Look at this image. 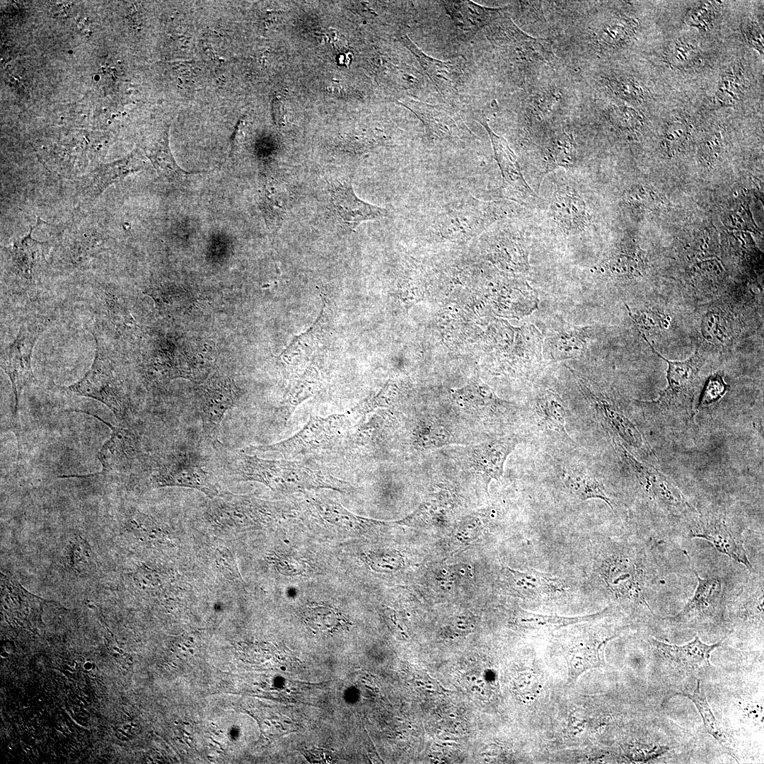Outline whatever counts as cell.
<instances>
[{
  "instance_id": "6da1fadb",
  "label": "cell",
  "mask_w": 764,
  "mask_h": 764,
  "mask_svg": "<svg viewBox=\"0 0 764 764\" xmlns=\"http://www.w3.org/2000/svg\"><path fill=\"white\" fill-rule=\"evenodd\" d=\"M656 556L653 545L625 541L607 543L601 552L598 572L609 597L622 606L641 607L654 614L648 599L664 579Z\"/></svg>"
},
{
  "instance_id": "7a4b0ae2",
  "label": "cell",
  "mask_w": 764,
  "mask_h": 764,
  "mask_svg": "<svg viewBox=\"0 0 764 764\" xmlns=\"http://www.w3.org/2000/svg\"><path fill=\"white\" fill-rule=\"evenodd\" d=\"M234 469L241 480L257 481L282 492H303L321 485L320 473L293 461L241 454L236 459Z\"/></svg>"
},
{
  "instance_id": "3957f363",
  "label": "cell",
  "mask_w": 764,
  "mask_h": 764,
  "mask_svg": "<svg viewBox=\"0 0 764 764\" xmlns=\"http://www.w3.org/2000/svg\"><path fill=\"white\" fill-rule=\"evenodd\" d=\"M96 350L90 369L77 382L67 387L69 391L103 403L120 419L128 416L129 401L116 362L111 352L96 337Z\"/></svg>"
},
{
  "instance_id": "277c9868",
  "label": "cell",
  "mask_w": 764,
  "mask_h": 764,
  "mask_svg": "<svg viewBox=\"0 0 764 764\" xmlns=\"http://www.w3.org/2000/svg\"><path fill=\"white\" fill-rule=\"evenodd\" d=\"M687 556L698 585L694 594L676 615L664 618L675 627L689 628L698 632L714 630L724 624L727 604L726 591L722 580L717 577L702 578L695 569L689 555Z\"/></svg>"
},
{
  "instance_id": "5b68a950",
  "label": "cell",
  "mask_w": 764,
  "mask_h": 764,
  "mask_svg": "<svg viewBox=\"0 0 764 764\" xmlns=\"http://www.w3.org/2000/svg\"><path fill=\"white\" fill-rule=\"evenodd\" d=\"M620 446L644 495L673 520L681 536L686 538L689 526L698 512L669 479L652 466L636 460Z\"/></svg>"
},
{
  "instance_id": "8992f818",
  "label": "cell",
  "mask_w": 764,
  "mask_h": 764,
  "mask_svg": "<svg viewBox=\"0 0 764 764\" xmlns=\"http://www.w3.org/2000/svg\"><path fill=\"white\" fill-rule=\"evenodd\" d=\"M41 222L37 218V225L30 226L27 235L1 248L5 277L15 288L21 290L36 286L48 267L46 260L50 246L48 242L32 238L33 229Z\"/></svg>"
},
{
  "instance_id": "52a82bcc",
  "label": "cell",
  "mask_w": 764,
  "mask_h": 764,
  "mask_svg": "<svg viewBox=\"0 0 764 764\" xmlns=\"http://www.w3.org/2000/svg\"><path fill=\"white\" fill-rule=\"evenodd\" d=\"M743 527L722 511L698 513L688 528V538H702L710 542L721 553L745 566L753 567L743 546Z\"/></svg>"
},
{
  "instance_id": "ba28073f",
  "label": "cell",
  "mask_w": 764,
  "mask_h": 764,
  "mask_svg": "<svg viewBox=\"0 0 764 764\" xmlns=\"http://www.w3.org/2000/svg\"><path fill=\"white\" fill-rule=\"evenodd\" d=\"M47 325L48 320L43 318L28 319L21 326L14 340L1 352V367L10 379L14 395V420L18 415L20 395L23 388L34 380L31 366L33 347Z\"/></svg>"
},
{
  "instance_id": "9c48e42d",
  "label": "cell",
  "mask_w": 764,
  "mask_h": 764,
  "mask_svg": "<svg viewBox=\"0 0 764 764\" xmlns=\"http://www.w3.org/2000/svg\"><path fill=\"white\" fill-rule=\"evenodd\" d=\"M642 337L649 345L652 352L668 365V387L660 393L657 400L643 403L690 413L694 395L699 383V371L703 364V357L697 350L694 355L684 361H669L654 349L643 334Z\"/></svg>"
},
{
  "instance_id": "30bf717a",
  "label": "cell",
  "mask_w": 764,
  "mask_h": 764,
  "mask_svg": "<svg viewBox=\"0 0 764 764\" xmlns=\"http://www.w3.org/2000/svg\"><path fill=\"white\" fill-rule=\"evenodd\" d=\"M749 573L739 591L727 601L724 620L731 630L763 636V574L756 571Z\"/></svg>"
},
{
  "instance_id": "8fae6325",
  "label": "cell",
  "mask_w": 764,
  "mask_h": 764,
  "mask_svg": "<svg viewBox=\"0 0 764 764\" xmlns=\"http://www.w3.org/2000/svg\"><path fill=\"white\" fill-rule=\"evenodd\" d=\"M616 636L615 632L591 629L569 637L562 645L569 683H574L588 670L604 666L603 649Z\"/></svg>"
},
{
  "instance_id": "7c38bea8",
  "label": "cell",
  "mask_w": 764,
  "mask_h": 764,
  "mask_svg": "<svg viewBox=\"0 0 764 764\" xmlns=\"http://www.w3.org/2000/svg\"><path fill=\"white\" fill-rule=\"evenodd\" d=\"M347 427V418L345 415H334L326 418L311 417L300 432L289 439L272 445L252 446L250 450L293 454L323 445L337 437Z\"/></svg>"
},
{
  "instance_id": "4fadbf2b",
  "label": "cell",
  "mask_w": 764,
  "mask_h": 764,
  "mask_svg": "<svg viewBox=\"0 0 764 764\" xmlns=\"http://www.w3.org/2000/svg\"><path fill=\"white\" fill-rule=\"evenodd\" d=\"M487 37L509 59L532 61L550 53L545 41L528 36L502 14L488 25Z\"/></svg>"
},
{
  "instance_id": "5bb4252c",
  "label": "cell",
  "mask_w": 764,
  "mask_h": 764,
  "mask_svg": "<svg viewBox=\"0 0 764 764\" xmlns=\"http://www.w3.org/2000/svg\"><path fill=\"white\" fill-rule=\"evenodd\" d=\"M519 442L516 435L507 436L465 449L466 463L471 471L480 478L487 492L491 480H498L502 476L505 461Z\"/></svg>"
},
{
  "instance_id": "9a60e30c",
  "label": "cell",
  "mask_w": 764,
  "mask_h": 764,
  "mask_svg": "<svg viewBox=\"0 0 764 764\" xmlns=\"http://www.w3.org/2000/svg\"><path fill=\"white\" fill-rule=\"evenodd\" d=\"M152 480L158 487L194 488L210 497L218 493L212 475L202 464L187 456H177L163 463L154 473Z\"/></svg>"
},
{
  "instance_id": "2e32d148",
  "label": "cell",
  "mask_w": 764,
  "mask_h": 764,
  "mask_svg": "<svg viewBox=\"0 0 764 764\" xmlns=\"http://www.w3.org/2000/svg\"><path fill=\"white\" fill-rule=\"evenodd\" d=\"M108 236L103 230L91 224H74L59 242L58 257L66 265L77 267L100 252Z\"/></svg>"
},
{
  "instance_id": "e0dca14e",
  "label": "cell",
  "mask_w": 764,
  "mask_h": 764,
  "mask_svg": "<svg viewBox=\"0 0 764 764\" xmlns=\"http://www.w3.org/2000/svg\"><path fill=\"white\" fill-rule=\"evenodd\" d=\"M147 166L146 161L137 153L120 161L100 166L81 178L76 187V197L83 202H93L112 183Z\"/></svg>"
},
{
  "instance_id": "ac0fdd59",
  "label": "cell",
  "mask_w": 764,
  "mask_h": 764,
  "mask_svg": "<svg viewBox=\"0 0 764 764\" xmlns=\"http://www.w3.org/2000/svg\"><path fill=\"white\" fill-rule=\"evenodd\" d=\"M478 120L485 127L490 137L494 158L502 176L503 194L516 202H524L531 197H536L535 192L526 182L516 156L507 141L492 130L486 120Z\"/></svg>"
},
{
  "instance_id": "d6986e66",
  "label": "cell",
  "mask_w": 764,
  "mask_h": 764,
  "mask_svg": "<svg viewBox=\"0 0 764 764\" xmlns=\"http://www.w3.org/2000/svg\"><path fill=\"white\" fill-rule=\"evenodd\" d=\"M94 416L112 429L109 439L98 453V458L103 466V473L129 470L141 454L137 436L127 429L113 427L100 417Z\"/></svg>"
},
{
  "instance_id": "ffe728a7",
  "label": "cell",
  "mask_w": 764,
  "mask_h": 764,
  "mask_svg": "<svg viewBox=\"0 0 764 764\" xmlns=\"http://www.w3.org/2000/svg\"><path fill=\"white\" fill-rule=\"evenodd\" d=\"M330 195L336 211L352 230L364 221L380 219L387 214L385 209L359 199L355 195L351 183L346 181L334 185Z\"/></svg>"
},
{
  "instance_id": "44dd1931",
  "label": "cell",
  "mask_w": 764,
  "mask_h": 764,
  "mask_svg": "<svg viewBox=\"0 0 764 764\" xmlns=\"http://www.w3.org/2000/svg\"><path fill=\"white\" fill-rule=\"evenodd\" d=\"M532 417L539 432L565 444H575L567 432V411L557 394L548 391L538 397L533 405Z\"/></svg>"
},
{
  "instance_id": "7402d4cb",
  "label": "cell",
  "mask_w": 764,
  "mask_h": 764,
  "mask_svg": "<svg viewBox=\"0 0 764 764\" xmlns=\"http://www.w3.org/2000/svg\"><path fill=\"white\" fill-rule=\"evenodd\" d=\"M236 399L235 387L226 380L204 388L200 414L203 430L207 436L216 437L224 415L233 406Z\"/></svg>"
},
{
  "instance_id": "603a6c76",
  "label": "cell",
  "mask_w": 764,
  "mask_h": 764,
  "mask_svg": "<svg viewBox=\"0 0 764 764\" xmlns=\"http://www.w3.org/2000/svg\"><path fill=\"white\" fill-rule=\"evenodd\" d=\"M504 570L511 589L528 598H548L567 590L563 579L535 569L521 572L504 567Z\"/></svg>"
},
{
  "instance_id": "cb8c5ba5",
  "label": "cell",
  "mask_w": 764,
  "mask_h": 764,
  "mask_svg": "<svg viewBox=\"0 0 764 764\" xmlns=\"http://www.w3.org/2000/svg\"><path fill=\"white\" fill-rule=\"evenodd\" d=\"M400 103L413 112L424 125L427 131L437 139H457L466 129L458 117L442 108L415 100Z\"/></svg>"
},
{
  "instance_id": "d4e9b609",
  "label": "cell",
  "mask_w": 764,
  "mask_h": 764,
  "mask_svg": "<svg viewBox=\"0 0 764 764\" xmlns=\"http://www.w3.org/2000/svg\"><path fill=\"white\" fill-rule=\"evenodd\" d=\"M723 639L714 644L703 643L699 637L683 645L664 643L654 638L652 645L666 659L678 667L688 671L705 669L710 666V658L712 651L719 647Z\"/></svg>"
},
{
  "instance_id": "484cf974",
  "label": "cell",
  "mask_w": 764,
  "mask_h": 764,
  "mask_svg": "<svg viewBox=\"0 0 764 764\" xmlns=\"http://www.w3.org/2000/svg\"><path fill=\"white\" fill-rule=\"evenodd\" d=\"M588 395L597 415L610 429L632 448L644 453H651L641 432L623 412L607 401L593 394Z\"/></svg>"
},
{
  "instance_id": "4316f807",
  "label": "cell",
  "mask_w": 764,
  "mask_h": 764,
  "mask_svg": "<svg viewBox=\"0 0 764 764\" xmlns=\"http://www.w3.org/2000/svg\"><path fill=\"white\" fill-rule=\"evenodd\" d=\"M442 3L458 29L472 34L502 14L499 8L485 7L471 1H443Z\"/></svg>"
},
{
  "instance_id": "83f0119b",
  "label": "cell",
  "mask_w": 764,
  "mask_h": 764,
  "mask_svg": "<svg viewBox=\"0 0 764 764\" xmlns=\"http://www.w3.org/2000/svg\"><path fill=\"white\" fill-rule=\"evenodd\" d=\"M559 478L567 490L579 499H598L613 509L611 500L603 485L586 468L565 465L559 473Z\"/></svg>"
},
{
  "instance_id": "f1b7e54d",
  "label": "cell",
  "mask_w": 764,
  "mask_h": 764,
  "mask_svg": "<svg viewBox=\"0 0 764 764\" xmlns=\"http://www.w3.org/2000/svg\"><path fill=\"white\" fill-rule=\"evenodd\" d=\"M551 210L557 224L567 231L582 230L587 224L584 201L573 189L564 187L555 191Z\"/></svg>"
},
{
  "instance_id": "f546056e",
  "label": "cell",
  "mask_w": 764,
  "mask_h": 764,
  "mask_svg": "<svg viewBox=\"0 0 764 764\" xmlns=\"http://www.w3.org/2000/svg\"><path fill=\"white\" fill-rule=\"evenodd\" d=\"M400 41L415 57L439 93H446L454 88L458 77L456 66L427 55L407 35L402 36Z\"/></svg>"
},
{
  "instance_id": "4dcf8cb0",
  "label": "cell",
  "mask_w": 764,
  "mask_h": 764,
  "mask_svg": "<svg viewBox=\"0 0 764 764\" xmlns=\"http://www.w3.org/2000/svg\"><path fill=\"white\" fill-rule=\"evenodd\" d=\"M317 506L320 514L326 521L350 533L365 532L373 526L383 523L381 521L356 516L343 508L340 504L330 499L319 500Z\"/></svg>"
},
{
  "instance_id": "1f68e13d",
  "label": "cell",
  "mask_w": 764,
  "mask_h": 764,
  "mask_svg": "<svg viewBox=\"0 0 764 764\" xmlns=\"http://www.w3.org/2000/svg\"><path fill=\"white\" fill-rule=\"evenodd\" d=\"M683 695L689 698L695 704L703 720L705 727L707 732L712 736L719 743L727 750V753L736 760V750L733 738L724 730L715 719L706 696L700 688V681H698L696 688L692 693H684Z\"/></svg>"
},
{
  "instance_id": "d6a6232c",
  "label": "cell",
  "mask_w": 764,
  "mask_h": 764,
  "mask_svg": "<svg viewBox=\"0 0 764 764\" xmlns=\"http://www.w3.org/2000/svg\"><path fill=\"white\" fill-rule=\"evenodd\" d=\"M146 155L158 173L169 180L179 181L192 173L183 170L174 159L169 146L168 129L146 149Z\"/></svg>"
},
{
  "instance_id": "836d02e7",
  "label": "cell",
  "mask_w": 764,
  "mask_h": 764,
  "mask_svg": "<svg viewBox=\"0 0 764 764\" xmlns=\"http://www.w3.org/2000/svg\"><path fill=\"white\" fill-rule=\"evenodd\" d=\"M608 608L591 615L566 617L557 615H542L522 611L521 622L526 626L543 630H556L572 625L595 620L609 612Z\"/></svg>"
},
{
  "instance_id": "e575fe53",
  "label": "cell",
  "mask_w": 764,
  "mask_h": 764,
  "mask_svg": "<svg viewBox=\"0 0 764 764\" xmlns=\"http://www.w3.org/2000/svg\"><path fill=\"white\" fill-rule=\"evenodd\" d=\"M412 441L419 448H430L448 444L453 439L444 424L435 419L423 417L414 424Z\"/></svg>"
},
{
  "instance_id": "d590c367",
  "label": "cell",
  "mask_w": 764,
  "mask_h": 764,
  "mask_svg": "<svg viewBox=\"0 0 764 764\" xmlns=\"http://www.w3.org/2000/svg\"><path fill=\"white\" fill-rule=\"evenodd\" d=\"M306 623L319 632H334L347 625L345 618L335 608L323 605H310L304 612Z\"/></svg>"
},
{
  "instance_id": "8d00e7d4",
  "label": "cell",
  "mask_w": 764,
  "mask_h": 764,
  "mask_svg": "<svg viewBox=\"0 0 764 764\" xmlns=\"http://www.w3.org/2000/svg\"><path fill=\"white\" fill-rule=\"evenodd\" d=\"M738 70H730L722 76L716 91V98L723 105H732L742 95L743 79Z\"/></svg>"
},
{
  "instance_id": "74e56055",
  "label": "cell",
  "mask_w": 764,
  "mask_h": 764,
  "mask_svg": "<svg viewBox=\"0 0 764 764\" xmlns=\"http://www.w3.org/2000/svg\"><path fill=\"white\" fill-rule=\"evenodd\" d=\"M549 168L557 166L567 167L574 160V141L567 134L557 137L548 148Z\"/></svg>"
},
{
  "instance_id": "f35d334b",
  "label": "cell",
  "mask_w": 764,
  "mask_h": 764,
  "mask_svg": "<svg viewBox=\"0 0 764 764\" xmlns=\"http://www.w3.org/2000/svg\"><path fill=\"white\" fill-rule=\"evenodd\" d=\"M698 53L694 42L687 39H678L671 45L666 59L672 66L683 68L691 64Z\"/></svg>"
},
{
  "instance_id": "ab89813d",
  "label": "cell",
  "mask_w": 764,
  "mask_h": 764,
  "mask_svg": "<svg viewBox=\"0 0 764 764\" xmlns=\"http://www.w3.org/2000/svg\"><path fill=\"white\" fill-rule=\"evenodd\" d=\"M637 23L631 19H617L603 30L601 39L607 45H617L625 42L634 33Z\"/></svg>"
},
{
  "instance_id": "60d3db41",
  "label": "cell",
  "mask_w": 764,
  "mask_h": 764,
  "mask_svg": "<svg viewBox=\"0 0 764 764\" xmlns=\"http://www.w3.org/2000/svg\"><path fill=\"white\" fill-rule=\"evenodd\" d=\"M366 562L374 571L389 573L401 567L403 559L396 551L383 550L369 554Z\"/></svg>"
},
{
  "instance_id": "b9f144b4",
  "label": "cell",
  "mask_w": 764,
  "mask_h": 764,
  "mask_svg": "<svg viewBox=\"0 0 764 764\" xmlns=\"http://www.w3.org/2000/svg\"><path fill=\"white\" fill-rule=\"evenodd\" d=\"M608 84L615 95L625 100L638 101L644 96L642 87L631 79H614L610 80Z\"/></svg>"
},
{
  "instance_id": "7bdbcfd3",
  "label": "cell",
  "mask_w": 764,
  "mask_h": 764,
  "mask_svg": "<svg viewBox=\"0 0 764 764\" xmlns=\"http://www.w3.org/2000/svg\"><path fill=\"white\" fill-rule=\"evenodd\" d=\"M727 385L722 378L717 374L710 378L703 392L700 405H709L719 400L727 392Z\"/></svg>"
},
{
  "instance_id": "ee69618b",
  "label": "cell",
  "mask_w": 764,
  "mask_h": 764,
  "mask_svg": "<svg viewBox=\"0 0 764 764\" xmlns=\"http://www.w3.org/2000/svg\"><path fill=\"white\" fill-rule=\"evenodd\" d=\"M710 4H702L693 9L688 17V23L700 28H705L711 23L714 11Z\"/></svg>"
},
{
  "instance_id": "f6af8a7d",
  "label": "cell",
  "mask_w": 764,
  "mask_h": 764,
  "mask_svg": "<svg viewBox=\"0 0 764 764\" xmlns=\"http://www.w3.org/2000/svg\"><path fill=\"white\" fill-rule=\"evenodd\" d=\"M611 111L613 120L623 127H633L642 120L641 115L629 107H617Z\"/></svg>"
},
{
  "instance_id": "bcb514c9",
  "label": "cell",
  "mask_w": 764,
  "mask_h": 764,
  "mask_svg": "<svg viewBox=\"0 0 764 764\" xmlns=\"http://www.w3.org/2000/svg\"><path fill=\"white\" fill-rule=\"evenodd\" d=\"M315 378V376L311 372H310L308 375L304 376L303 381L299 383L298 387L292 395L291 403L293 405H297L311 395L316 385V381L313 380Z\"/></svg>"
},
{
  "instance_id": "7dc6e473",
  "label": "cell",
  "mask_w": 764,
  "mask_h": 764,
  "mask_svg": "<svg viewBox=\"0 0 764 764\" xmlns=\"http://www.w3.org/2000/svg\"><path fill=\"white\" fill-rule=\"evenodd\" d=\"M471 619L465 615L458 616L445 628V634L448 636H463L471 631Z\"/></svg>"
},
{
  "instance_id": "c3c4849f",
  "label": "cell",
  "mask_w": 764,
  "mask_h": 764,
  "mask_svg": "<svg viewBox=\"0 0 764 764\" xmlns=\"http://www.w3.org/2000/svg\"><path fill=\"white\" fill-rule=\"evenodd\" d=\"M279 571L286 575L300 574L306 570V565L294 557H282L278 561Z\"/></svg>"
},
{
  "instance_id": "681fc988",
  "label": "cell",
  "mask_w": 764,
  "mask_h": 764,
  "mask_svg": "<svg viewBox=\"0 0 764 764\" xmlns=\"http://www.w3.org/2000/svg\"><path fill=\"white\" fill-rule=\"evenodd\" d=\"M743 34L748 43L763 54V38L760 28L756 23H749L744 28Z\"/></svg>"
},
{
  "instance_id": "f907efd6",
  "label": "cell",
  "mask_w": 764,
  "mask_h": 764,
  "mask_svg": "<svg viewBox=\"0 0 764 764\" xmlns=\"http://www.w3.org/2000/svg\"><path fill=\"white\" fill-rule=\"evenodd\" d=\"M385 613L388 625L392 632L397 636H407L397 618L396 613L392 609L387 608Z\"/></svg>"
},
{
  "instance_id": "816d5d0a",
  "label": "cell",
  "mask_w": 764,
  "mask_h": 764,
  "mask_svg": "<svg viewBox=\"0 0 764 764\" xmlns=\"http://www.w3.org/2000/svg\"><path fill=\"white\" fill-rule=\"evenodd\" d=\"M273 111L277 122L282 125L284 121V108L280 101H274L273 103Z\"/></svg>"
},
{
  "instance_id": "f5cc1de1",
  "label": "cell",
  "mask_w": 764,
  "mask_h": 764,
  "mask_svg": "<svg viewBox=\"0 0 764 764\" xmlns=\"http://www.w3.org/2000/svg\"><path fill=\"white\" fill-rule=\"evenodd\" d=\"M189 651H190V652H191L192 654H193V650H192V649H190Z\"/></svg>"
},
{
  "instance_id": "db71d44e",
  "label": "cell",
  "mask_w": 764,
  "mask_h": 764,
  "mask_svg": "<svg viewBox=\"0 0 764 764\" xmlns=\"http://www.w3.org/2000/svg\"><path fill=\"white\" fill-rule=\"evenodd\" d=\"M185 734H186L187 735L190 736V734H189V733H187V731H185Z\"/></svg>"
},
{
  "instance_id": "11a10c76",
  "label": "cell",
  "mask_w": 764,
  "mask_h": 764,
  "mask_svg": "<svg viewBox=\"0 0 764 764\" xmlns=\"http://www.w3.org/2000/svg\"><path fill=\"white\" fill-rule=\"evenodd\" d=\"M185 646L187 647H190V646L186 644H185Z\"/></svg>"
},
{
  "instance_id": "9f6ffc18",
  "label": "cell",
  "mask_w": 764,
  "mask_h": 764,
  "mask_svg": "<svg viewBox=\"0 0 764 764\" xmlns=\"http://www.w3.org/2000/svg\"><path fill=\"white\" fill-rule=\"evenodd\" d=\"M181 648H182L183 650H185V651L186 650V649L185 647H181Z\"/></svg>"
},
{
  "instance_id": "6f0895ef",
  "label": "cell",
  "mask_w": 764,
  "mask_h": 764,
  "mask_svg": "<svg viewBox=\"0 0 764 764\" xmlns=\"http://www.w3.org/2000/svg\"><path fill=\"white\" fill-rule=\"evenodd\" d=\"M180 742H181V743H184V742H183V741L182 740H180Z\"/></svg>"
}]
</instances>
